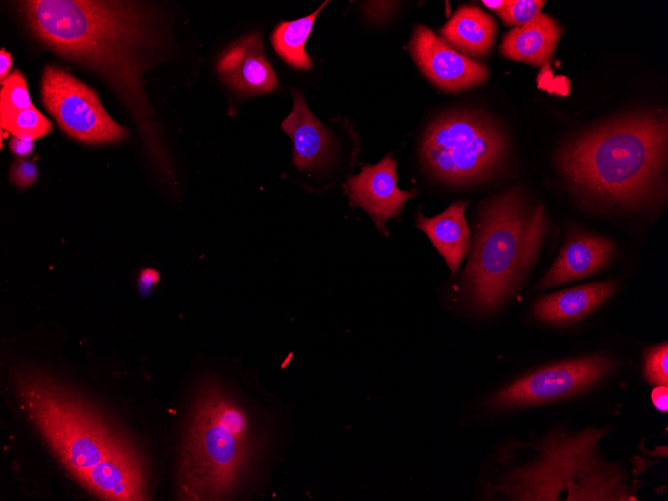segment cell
<instances>
[{
    "label": "cell",
    "mask_w": 668,
    "mask_h": 501,
    "mask_svg": "<svg viewBox=\"0 0 668 501\" xmlns=\"http://www.w3.org/2000/svg\"><path fill=\"white\" fill-rule=\"evenodd\" d=\"M19 10L32 35L61 57L99 74L124 102L160 175L174 180L143 75L165 45L148 5L121 0H29Z\"/></svg>",
    "instance_id": "6da1fadb"
},
{
    "label": "cell",
    "mask_w": 668,
    "mask_h": 501,
    "mask_svg": "<svg viewBox=\"0 0 668 501\" xmlns=\"http://www.w3.org/2000/svg\"><path fill=\"white\" fill-rule=\"evenodd\" d=\"M12 382L27 418L75 482L100 500H148L144 454L114 420L42 369H14Z\"/></svg>",
    "instance_id": "7a4b0ae2"
},
{
    "label": "cell",
    "mask_w": 668,
    "mask_h": 501,
    "mask_svg": "<svg viewBox=\"0 0 668 501\" xmlns=\"http://www.w3.org/2000/svg\"><path fill=\"white\" fill-rule=\"evenodd\" d=\"M667 144L666 113L636 112L567 142L557 163L571 186L587 198L638 208L665 195Z\"/></svg>",
    "instance_id": "3957f363"
},
{
    "label": "cell",
    "mask_w": 668,
    "mask_h": 501,
    "mask_svg": "<svg viewBox=\"0 0 668 501\" xmlns=\"http://www.w3.org/2000/svg\"><path fill=\"white\" fill-rule=\"evenodd\" d=\"M547 226L544 206L539 204L529 213L518 190L483 204L463 273V290L477 310H495L519 287Z\"/></svg>",
    "instance_id": "277c9868"
},
{
    "label": "cell",
    "mask_w": 668,
    "mask_h": 501,
    "mask_svg": "<svg viewBox=\"0 0 668 501\" xmlns=\"http://www.w3.org/2000/svg\"><path fill=\"white\" fill-rule=\"evenodd\" d=\"M254 437L242 407L216 384L198 391L178 466L183 500H220L244 477L253 457Z\"/></svg>",
    "instance_id": "5b68a950"
},
{
    "label": "cell",
    "mask_w": 668,
    "mask_h": 501,
    "mask_svg": "<svg viewBox=\"0 0 668 501\" xmlns=\"http://www.w3.org/2000/svg\"><path fill=\"white\" fill-rule=\"evenodd\" d=\"M605 432L589 428L549 437L537 460L511 472L501 491L515 500H635L622 470L597 457Z\"/></svg>",
    "instance_id": "8992f818"
},
{
    "label": "cell",
    "mask_w": 668,
    "mask_h": 501,
    "mask_svg": "<svg viewBox=\"0 0 668 501\" xmlns=\"http://www.w3.org/2000/svg\"><path fill=\"white\" fill-rule=\"evenodd\" d=\"M421 150L424 163L438 179L468 185L497 173L507 142L488 117L472 111H451L431 122Z\"/></svg>",
    "instance_id": "52a82bcc"
},
{
    "label": "cell",
    "mask_w": 668,
    "mask_h": 501,
    "mask_svg": "<svg viewBox=\"0 0 668 501\" xmlns=\"http://www.w3.org/2000/svg\"><path fill=\"white\" fill-rule=\"evenodd\" d=\"M41 99L62 131L78 141L114 143L127 136V129L106 112L97 91L58 66H45Z\"/></svg>",
    "instance_id": "ba28073f"
},
{
    "label": "cell",
    "mask_w": 668,
    "mask_h": 501,
    "mask_svg": "<svg viewBox=\"0 0 668 501\" xmlns=\"http://www.w3.org/2000/svg\"><path fill=\"white\" fill-rule=\"evenodd\" d=\"M614 365L603 355L547 365L505 386L487 404L495 408L525 407L573 396L601 381Z\"/></svg>",
    "instance_id": "9c48e42d"
},
{
    "label": "cell",
    "mask_w": 668,
    "mask_h": 501,
    "mask_svg": "<svg viewBox=\"0 0 668 501\" xmlns=\"http://www.w3.org/2000/svg\"><path fill=\"white\" fill-rule=\"evenodd\" d=\"M409 52L422 73L445 92L471 89L489 78L484 63L457 52L424 25L414 29Z\"/></svg>",
    "instance_id": "30bf717a"
},
{
    "label": "cell",
    "mask_w": 668,
    "mask_h": 501,
    "mask_svg": "<svg viewBox=\"0 0 668 501\" xmlns=\"http://www.w3.org/2000/svg\"><path fill=\"white\" fill-rule=\"evenodd\" d=\"M397 160L387 154L374 165H364L358 175L349 176L346 193L352 208L366 211L381 234L387 235L385 223L397 218L405 203L417 195L415 189L397 186Z\"/></svg>",
    "instance_id": "8fae6325"
},
{
    "label": "cell",
    "mask_w": 668,
    "mask_h": 501,
    "mask_svg": "<svg viewBox=\"0 0 668 501\" xmlns=\"http://www.w3.org/2000/svg\"><path fill=\"white\" fill-rule=\"evenodd\" d=\"M217 72L225 84L243 96L271 93L279 85L259 33L245 35L230 44L219 57Z\"/></svg>",
    "instance_id": "7c38bea8"
},
{
    "label": "cell",
    "mask_w": 668,
    "mask_h": 501,
    "mask_svg": "<svg viewBox=\"0 0 668 501\" xmlns=\"http://www.w3.org/2000/svg\"><path fill=\"white\" fill-rule=\"evenodd\" d=\"M614 253L615 244L611 240L573 230L539 287L550 288L595 274L609 264Z\"/></svg>",
    "instance_id": "4fadbf2b"
},
{
    "label": "cell",
    "mask_w": 668,
    "mask_h": 501,
    "mask_svg": "<svg viewBox=\"0 0 668 501\" xmlns=\"http://www.w3.org/2000/svg\"><path fill=\"white\" fill-rule=\"evenodd\" d=\"M293 108L281 127L293 143V165L299 172L326 165L334 156L332 133L308 108L304 95L292 91Z\"/></svg>",
    "instance_id": "5bb4252c"
},
{
    "label": "cell",
    "mask_w": 668,
    "mask_h": 501,
    "mask_svg": "<svg viewBox=\"0 0 668 501\" xmlns=\"http://www.w3.org/2000/svg\"><path fill=\"white\" fill-rule=\"evenodd\" d=\"M615 289V282L602 281L551 293L537 300L534 315L545 323L575 322L597 309L612 296Z\"/></svg>",
    "instance_id": "9a60e30c"
},
{
    "label": "cell",
    "mask_w": 668,
    "mask_h": 501,
    "mask_svg": "<svg viewBox=\"0 0 668 501\" xmlns=\"http://www.w3.org/2000/svg\"><path fill=\"white\" fill-rule=\"evenodd\" d=\"M562 33L563 28L554 18L540 13L507 32L500 53L507 59L540 67L552 57Z\"/></svg>",
    "instance_id": "2e32d148"
},
{
    "label": "cell",
    "mask_w": 668,
    "mask_h": 501,
    "mask_svg": "<svg viewBox=\"0 0 668 501\" xmlns=\"http://www.w3.org/2000/svg\"><path fill=\"white\" fill-rule=\"evenodd\" d=\"M466 201L452 203L442 213L427 218L417 214L416 226L430 239L455 275L470 246V230L465 219Z\"/></svg>",
    "instance_id": "e0dca14e"
},
{
    "label": "cell",
    "mask_w": 668,
    "mask_h": 501,
    "mask_svg": "<svg viewBox=\"0 0 668 501\" xmlns=\"http://www.w3.org/2000/svg\"><path fill=\"white\" fill-rule=\"evenodd\" d=\"M497 24L476 6H460L441 28V39L457 52L481 59L489 54L495 42Z\"/></svg>",
    "instance_id": "ac0fdd59"
},
{
    "label": "cell",
    "mask_w": 668,
    "mask_h": 501,
    "mask_svg": "<svg viewBox=\"0 0 668 501\" xmlns=\"http://www.w3.org/2000/svg\"><path fill=\"white\" fill-rule=\"evenodd\" d=\"M329 3L325 1L313 13L292 21H281L271 34L272 46L278 56L297 69L312 68L311 57L305 50L306 41L321 10Z\"/></svg>",
    "instance_id": "d6986e66"
},
{
    "label": "cell",
    "mask_w": 668,
    "mask_h": 501,
    "mask_svg": "<svg viewBox=\"0 0 668 501\" xmlns=\"http://www.w3.org/2000/svg\"><path fill=\"white\" fill-rule=\"evenodd\" d=\"M1 130L34 141L53 130L52 123L35 107L0 115Z\"/></svg>",
    "instance_id": "ffe728a7"
},
{
    "label": "cell",
    "mask_w": 668,
    "mask_h": 501,
    "mask_svg": "<svg viewBox=\"0 0 668 501\" xmlns=\"http://www.w3.org/2000/svg\"><path fill=\"white\" fill-rule=\"evenodd\" d=\"M34 107L24 75L19 70L11 72L1 81L0 115Z\"/></svg>",
    "instance_id": "44dd1931"
},
{
    "label": "cell",
    "mask_w": 668,
    "mask_h": 501,
    "mask_svg": "<svg viewBox=\"0 0 668 501\" xmlns=\"http://www.w3.org/2000/svg\"><path fill=\"white\" fill-rule=\"evenodd\" d=\"M545 1L540 0H512L496 11L503 22L511 27L528 23L541 13Z\"/></svg>",
    "instance_id": "7402d4cb"
},
{
    "label": "cell",
    "mask_w": 668,
    "mask_h": 501,
    "mask_svg": "<svg viewBox=\"0 0 668 501\" xmlns=\"http://www.w3.org/2000/svg\"><path fill=\"white\" fill-rule=\"evenodd\" d=\"M644 376L657 386L668 385V345L667 342L647 350L644 360Z\"/></svg>",
    "instance_id": "603a6c76"
},
{
    "label": "cell",
    "mask_w": 668,
    "mask_h": 501,
    "mask_svg": "<svg viewBox=\"0 0 668 501\" xmlns=\"http://www.w3.org/2000/svg\"><path fill=\"white\" fill-rule=\"evenodd\" d=\"M10 178L15 185L28 187L37 178V168L31 161L17 160L11 167Z\"/></svg>",
    "instance_id": "cb8c5ba5"
},
{
    "label": "cell",
    "mask_w": 668,
    "mask_h": 501,
    "mask_svg": "<svg viewBox=\"0 0 668 501\" xmlns=\"http://www.w3.org/2000/svg\"><path fill=\"white\" fill-rule=\"evenodd\" d=\"M10 150L18 156H28L33 151V141L13 136L9 143Z\"/></svg>",
    "instance_id": "d4e9b609"
},
{
    "label": "cell",
    "mask_w": 668,
    "mask_h": 501,
    "mask_svg": "<svg viewBox=\"0 0 668 501\" xmlns=\"http://www.w3.org/2000/svg\"><path fill=\"white\" fill-rule=\"evenodd\" d=\"M654 406L662 412L668 410V388L667 386H657L651 394Z\"/></svg>",
    "instance_id": "484cf974"
},
{
    "label": "cell",
    "mask_w": 668,
    "mask_h": 501,
    "mask_svg": "<svg viewBox=\"0 0 668 501\" xmlns=\"http://www.w3.org/2000/svg\"><path fill=\"white\" fill-rule=\"evenodd\" d=\"M159 276L156 271L147 269L141 273L139 279V286L141 291H149L151 287L157 282Z\"/></svg>",
    "instance_id": "4316f807"
},
{
    "label": "cell",
    "mask_w": 668,
    "mask_h": 501,
    "mask_svg": "<svg viewBox=\"0 0 668 501\" xmlns=\"http://www.w3.org/2000/svg\"><path fill=\"white\" fill-rule=\"evenodd\" d=\"M12 56L9 52L1 49L0 51V79L4 80L8 75L12 66Z\"/></svg>",
    "instance_id": "83f0119b"
},
{
    "label": "cell",
    "mask_w": 668,
    "mask_h": 501,
    "mask_svg": "<svg viewBox=\"0 0 668 501\" xmlns=\"http://www.w3.org/2000/svg\"><path fill=\"white\" fill-rule=\"evenodd\" d=\"M482 3L488 7L491 10H494L495 12L498 11L504 4L505 1H489V0H484Z\"/></svg>",
    "instance_id": "f1b7e54d"
}]
</instances>
